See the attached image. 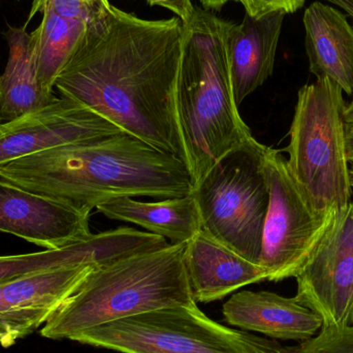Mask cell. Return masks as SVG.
Here are the masks:
<instances>
[{
  "mask_svg": "<svg viewBox=\"0 0 353 353\" xmlns=\"http://www.w3.org/2000/svg\"><path fill=\"white\" fill-rule=\"evenodd\" d=\"M76 265H91L86 240L59 249H45L27 254L0 255V284L43 270Z\"/></svg>",
  "mask_w": 353,
  "mask_h": 353,
  "instance_id": "obj_20",
  "label": "cell"
},
{
  "mask_svg": "<svg viewBox=\"0 0 353 353\" xmlns=\"http://www.w3.org/2000/svg\"><path fill=\"white\" fill-rule=\"evenodd\" d=\"M109 0H33L27 19L41 12L43 20L30 33L37 79L43 90L54 93L56 79L88 29L103 18Z\"/></svg>",
  "mask_w": 353,
  "mask_h": 353,
  "instance_id": "obj_12",
  "label": "cell"
},
{
  "mask_svg": "<svg viewBox=\"0 0 353 353\" xmlns=\"http://www.w3.org/2000/svg\"><path fill=\"white\" fill-rule=\"evenodd\" d=\"M244 6L246 14L259 19L268 14L282 12L292 14L304 6L306 0H238Z\"/></svg>",
  "mask_w": 353,
  "mask_h": 353,
  "instance_id": "obj_22",
  "label": "cell"
},
{
  "mask_svg": "<svg viewBox=\"0 0 353 353\" xmlns=\"http://www.w3.org/2000/svg\"><path fill=\"white\" fill-rule=\"evenodd\" d=\"M265 147L254 138L236 147L191 191L201 230L257 265L270 199L263 165Z\"/></svg>",
  "mask_w": 353,
  "mask_h": 353,
  "instance_id": "obj_6",
  "label": "cell"
},
{
  "mask_svg": "<svg viewBox=\"0 0 353 353\" xmlns=\"http://www.w3.org/2000/svg\"><path fill=\"white\" fill-rule=\"evenodd\" d=\"M149 6H159L172 10L178 16L182 24H187L194 16L195 6L191 0H147Z\"/></svg>",
  "mask_w": 353,
  "mask_h": 353,
  "instance_id": "obj_23",
  "label": "cell"
},
{
  "mask_svg": "<svg viewBox=\"0 0 353 353\" xmlns=\"http://www.w3.org/2000/svg\"><path fill=\"white\" fill-rule=\"evenodd\" d=\"M94 269L53 268L0 284V329L16 343L43 327Z\"/></svg>",
  "mask_w": 353,
  "mask_h": 353,
  "instance_id": "obj_13",
  "label": "cell"
},
{
  "mask_svg": "<svg viewBox=\"0 0 353 353\" xmlns=\"http://www.w3.org/2000/svg\"><path fill=\"white\" fill-rule=\"evenodd\" d=\"M222 313L239 329L290 341H307L323 325L321 317L296 296L285 298L271 292L234 294L223 305Z\"/></svg>",
  "mask_w": 353,
  "mask_h": 353,
  "instance_id": "obj_14",
  "label": "cell"
},
{
  "mask_svg": "<svg viewBox=\"0 0 353 353\" xmlns=\"http://www.w3.org/2000/svg\"><path fill=\"white\" fill-rule=\"evenodd\" d=\"M348 331H350L353 335V325L352 327H348Z\"/></svg>",
  "mask_w": 353,
  "mask_h": 353,
  "instance_id": "obj_31",
  "label": "cell"
},
{
  "mask_svg": "<svg viewBox=\"0 0 353 353\" xmlns=\"http://www.w3.org/2000/svg\"><path fill=\"white\" fill-rule=\"evenodd\" d=\"M344 121H345V124H353V97L352 101L346 105L345 111H344Z\"/></svg>",
  "mask_w": 353,
  "mask_h": 353,
  "instance_id": "obj_28",
  "label": "cell"
},
{
  "mask_svg": "<svg viewBox=\"0 0 353 353\" xmlns=\"http://www.w3.org/2000/svg\"><path fill=\"white\" fill-rule=\"evenodd\" d=\"M350 181H352V191H353V163H352V165H350Z\"/></svg>",
  "mask_w": 353,
  "mask_h": 353,
  "instance_id": "obj_30",
  "label": "cell"
},
{
  "mask_svg": "<svg viewBox=\"0 0 353 353\" xmlns=\"http://www.w3.org/2000/svg\"><path fill=\"white\" fill-rule=\"evenodd\" d=\"M17 1H20V0H17Z\"/></svg>",
  "mask_w": 353,
  "mask_h": 353,
  "instance_id": "obj_32",
  "label": "cell"
},
{
  "mask_svg": "<svg viewBox=\"0 0 353 353\" xmlns=\"http://www.w3.org/2000/svg\"><path fill=\"white\" fill-rule=\"evenodd\" d=\"M243 337L246 353H288V347H283L277 342L256 337L245 332Z\"/></svg>",
  "mask_w": 353,
  "mask_h": 353,
  "instance_id": "obj_24",
  "label": "cell"
},
{
  "mask_svg": "<svg viewBox=\"0 0 353 353\" xmlns=\"http://www.w3.org/2000/svg\"><path fill=\"white\" fill-rule=\"evenodd\" d=\"M6 37L8 59L0 77V123L43 109L58 99L39 84L33 43L26 27L8 26Z\"/></svg>",
  "mask_w": 353,
  "mask_h": 353,
  "instance_id": "obj_18",
  "label": "cell"
},
{
  "mask_svg": "<svg viewBox=\"0 0 353 353\" xmlns=\"http://www.w3.org/2000/svg\"><path fill=\"white\" fill-rule=\"evenodd\" d=\"M203 4L205 10H221L226 3L230 1H238V0H199Z\"/></svg>",
  "mask_w": 353,
  "mask_h": 353,
  "instance_id": "obj_26",
  "label": "cell"
},
{
  "mask_svg": "<svg viewBox=\"0 0 353 353\" xmlns=\"http://www.w3.org/2000/svg\"><path fill=\"white\" fill-rule=\"evenodd\" d=\"M0 178L87 214L120 197L172 199L192 191L182 159L126 132L17 159L0 169Z\"/></svg>",
  "mask_w": 353,
  "mask_h": 353,
  "instance_id": "obj_2",
  "label": "cell"
},
{
  "mask_svg": "<svg viewBox=\"0 0 353 353\" xmlns=\"http://www.w3.org/2000/svg\"><path fill=\"white\" fill-rule=\"evenodd\" d=\"M284 17L275 12L255 19L246 14L239 24L228 22L226 54L238 107L273 74Z\"/></svg>",
  "mask_w": 353,
  "mask_h": 353,
  "instance_id": "obj_15",
  "label": "cell"
},
{
  "mask_svg": "<svg viewBox=\"0 0 353 353\" xmlns=\"http://www.w3.org/2000/svg\"><path fill=\"white\" fill-rule=\"evenodd\" d=\"M105 217L142 226L151 234L170 240L171 244L187 243L201 230L199 210L192 194L140 201L120 197L97 208Z\"/></svg>",
  "mask_w": 353,
  "mask_h": 353,
  "instance_id": "obj_19",
  "label": "cell"
},
{
  "mask_svg": "<svg viewBox=\"0 0 353 353\" xmlns=\"http://www.w3.org/2000/svg\"><path fill=\"white\" fill-rule=\"evenodd\" d=\"M228 21L195 8L183 24L176 103L192 187L226 153L253 138L234 101L226 54Z\"/></svg>",
  "mask_w": 353,
  "mask_h": 353,
  "instance_id": "obj_3",
  "label": "cell"
},
{
  "mask_svg": "<svg viewBox=\"0 0 353 353\" xmlns=\"http://www.w3.org/2000/svg\"><path fill=\"white\" fill-rule=\"evenodd\" d=\"M122 132L88 108L66 97L0 123V169L8 163L62 145Z\"/></svg>",
  "mask_w": 353,
  "mask_h": 353,
  "instance_id": "obj_10",
  "label": "cell"
},
{
  "mask_svg": "<svg viewBox=\"0 0 353 353\" xmlns=\"http://www.w3.org/2000/svg\"><path fill=\"white\" fill-rule=\"evenodd\" d=\"M89 216L0 178V232L46 250L59 249L90 236Z\"/></svg>",
  "mask_w": 353,
  "mask_h": 353,
  "instance_id": "obj_11",
  "label": "cell"
},
{
  "mask_svg": "<svg viewBox=\"0 0 353 353\" xmlns=\"http://www.w3.org/2000/svg\"><path fill=\"white\" fill-rule=\"evenodd\" d=\"M185 269L195 303L221 300L249 284L265 281V270L201 230L186 243Z\"/></svg>",
  "mask_w": 353,
  "mask_h": 353,
  "instance_id": "obj_16",
  "label": "cell"
},
{
  "mask_svg": "<svg viewBox=\"0 0 353 353\" xmlns=\"http://www.w3.org/2000/svg\"><path fill=\"white\" fill-rule=\"evenodd\" d=\"M346 154L348 163H353V124H345Z\"/></svg>",
  "mask_w": 353,
  "mask_h": 353,
  "instance_id": "obj_25",
  "label": "cell"
},
{
  "mask_svg": "<svg viewBox=\"0 0 353 353\" xmlns=\"http://www.w3.org/2000/svg\"><path fill=\"white\" fill-rule=\"evenodd\" d=\"M182 37L179 18L143 20L111 6L88 29L54 88L185 163L176 103Z\"/></svg>",
  "mask_w": 353,
  "mask_h": 353,
  "instance_id": "obj_1",
  "label": "cell"
},
{
  "mask_svg": "<svg viewBox=\"0 0 353 353\" xmlns=\"http://www.w3.org/2000/svg\"><path fill=\"white\" fill-rule=\"evenodd\" d=\"M331 3L335 4L338 8L345 10L346 16L353 19V0H327Z\"/></svg>",
  "mask_w": 353,
  "mask_h": 353,
  "instance_id": "obj_27",
  "label": "cell"
},
{
  "mask_svg": "<svg viewBox=\"0 0 353 353\" xmlns=\"http://www.w3.org/2000/svg\"><path fill=\"white\" fill-rule=\"evenodd\" d=\"M288 353H353V335L345 329L321 327V331Z\"/></svg>",
  "mask_w": 353,
  "mask_h": 353,
  "instance_id": "obj_21",
  "label": "cell"
},
{
  "mask_svg": "<svg viewBox=\"0 0 353 353\" xmlns=\"http://www.w3.org/2000/svg\"><path fill=\"white\" fill-rule=\"evenodd\" d=\"M243 336L244 332L219 325L192 305L103 323L72 341L123 353H246Z\"/></svg>",
  "mask_w": 353,
  "mask_h": 353,
  "instance_id": "obj_7",
  "label": "cell"
},
{
  "mask_svg": "<svg viewBox=\"0 0 353 353\" xmlns=\"http://www.w3.org/2000/svg\"><path fill=\"white\" fill-rule=\"evenodd\" d=\"M305 48L309 70L353 97V26L338 8L314 1L305 10Z\"/></svg>",
  "mask_w": 353,
  "mask_h": 353,
  "instance_id": "obj_17",
  "label": "cell"
},
{
  "mask_svg": "<svg viewBox=\"0 0 353 353\" xmlns=\"http://www.w3.org/2000/svg\"><path fill=\"white\" fill-rule=\"evenodd\" d=\"M341 87L316 79L299 90L290 130L288 169L311 207L323 215L343 211L352 197Z\"/></svg>",
  "mask_w": 353,
  "mask_h": 353,
  "instance_id": "obj_5",
  "label": "cell"
},
{
  "mask_svg": "<svg viewBox=\"0 0 353 353\" xmlns=\"http://www.w3.org/2000/svg\"><path fill=\"white\" fill-rule=\"evenodd\" d=\"M296 279V298L321 317L323 327H352V201L336 216Z\"/></svg>",
  "mask_w": 353,
  "mask_h": 353,
  "instance_id": "obj_9",
  "label": "cell"
},
{
  "mask_svg": "<svg viewBox=\"0 0 353 353\" xmlns=\"http://www.w3.org/2000/svg\"><path fill=\"white\" fill-rule=\"evenodd\" d=\"M12 344H14L12 342V340L10 339V335L6 333L4 330L0 329V346L2 347H10Z\"/></svg>",
  "mask_w": 353,
  "mask_h": 353,
  "instance_id": "obj_29",
  "label": "cell"
},
{
  "mask_svg": "<svg viewBox=\"0 0 353 353\" xmlns=\"http://www.w3.org/2000/svg\"><path fill=\"white\" fill-rule=\"evenodd\" d=\"M186 243L95 268L41 327L51 340L74 336L141 313L196 305L185 269Z\"/></svg>",
  "mask_w": 353,
  "mask_h": 353,
  "instance_id": "obj_4",
  "label": "cell"
},
{
  "mask_svg": "<svg viewBox=\"0 0 353 353\" xmlns=\"http://www.w3.org/2000/svg\"><path fill=\"white\" fill-rule=\"evenodd\" d=\"M263 165L270 199L259 265L268 281L278 282L302 271L338 214L311 207L279 150L265 147Z\"/></svg>",
  "mask_w": 353,
  "mask_h": 353,
  "instance_id": "obj_8",
  "label": "cell"
}]
</instances>
